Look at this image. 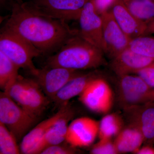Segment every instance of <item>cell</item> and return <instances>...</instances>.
<instances>
[{
  "label": "cell",
  "instance_id": "1",
  "mask_svg": "<svg viewBox=\"0 0 154 154\" xmlns=\"http://www.w3.org/2000/svg\"><path fill=\"white\" fill-rule=\"evenodd\" d=\"M3 28L17 33L42 54L57 52L70 38L76 35L66 21L42 15L28 2L19 0Z\"/></svg>",
  "mask_w": 154,
  "mask_h": 154
},
{
  "label": "cell",
  "instance_id": "2",
  "mask_svg": "<svg viewBox=\"0 0 154 154\" xmlns=\"http://www.w3.org/2000/svg\"><path fill=\"white\" fill-rule=\"evenodd\" d=\"M104 54L103 51L81 37L78 31L55 54L50 56L45 67L77 70L96 68L106 63Z\"/></svg>",
  "mask_w": 154,
  "mask_h": 154
},
{
  "label": "cell",
  "instance_id": "3",
  "mask_svg": "<svg viewBox=\"0 0 154 154\" xmlns=\"http://www.w3.org/2000/svg\"><path fill=\"white\" fill-rule=\"evenodd\" d=\"M0 51L7 56L20 68L36 72L34 58L42 55L40 51L24 38L12 30L3 28L0 34Z\"/></svg>",
  "mask_w": 154,
  "mask_h": 154
},
{
  "label": "cell",
  "instance_id": "4",
  "mask_svg": "<svg viewBox=\"0 0 154 154\" xmlns=\"http://www.w3.org/2000/svg\"><path fill=\"white\" fill-rule=\"evenodd\" d=\"M36 119L20 107L6 92L0 93V122L14 135L17 141L24 137Z\"/></svg>",
  "mask_w": 154,
  "mask_h": 154
},
{
  "label": "cell",
  "instance_id": "5",
  "mask_svg": "<svg viewBox=\"0 0 154 154\" xmlns=\"http://www.w3.org/2000/svg\"><path fill=\"white\" fill-rule=\"evenodd\" d=\"M90 0H31L28 2L42 15L65 21L78 20L81 11Z\"/></svg>",
  "mask_w": 154,
  "mask_h": 154
},
{
  "label": "cell",
  "instance_id": "6",
  "mask_svg": "<svg viewBox=\"0 0 154 154\" xmlns=\"http://www.w3.org/2000/svg\"><path fill=\"white\" fill-rule=\"evenodd\" d=\"M79 96L80 101L94 112L105 114L112 108L113 92L106 81L101 78L92 80Z\"/></svg>",
  "mask_w": 154,
  "mask_h": 154
},
{
  "label": "cell",
  "instance_id": "7",
  "mask_svg": "<svg viewBox=\"0 0 154 154\" xmlns=\"http://www.w3.org/2000/svg\"><path fill=\"white\" fill-rule=\"evenodd\" d=\"M78 20L80 25L79 35L88 42L102 50L105 53L102 17L97 12L94 0H90L85 5Z\"/></svg>",
  "mask_w": 154,
  "mask_h": 154
},
{
  "label": "cell",
  "instance_id": "8",
  "mask_svg": "<svg viewBox=\"0 0 154 154\" xmlns=\"http://www.w3.org/2000/svg\"><path fill=\"white\" fill-rule=\"evenodd\" d=\"M119 78L120 99L125 109L153 101L152 88L139 76L127 75Z\"/></svg>",
  "mask_w": 154,
  "mask_h": 154
},
{
  "label": "cell",
  "instance_id": "9",
  "mask_svg": "<svg viewBox=\"0 0 154 154\" xmlns=\"http://www.w3.org/2000/svg\"><path fill=\"white\" fill-rule=\"evenodd\" d=\"M80 70L62 67L46 68L38 69L34 76L44 94L53 100L58 91L66 84L80 75Z\"/></svg>",
  "mask_w": 154,
  "mask_h": 154
},
{
  "label": "cell",
  "instance_id": "10",
  "mask_svg": "<svg viewBox=\"0 0 154 154\" xmlns=\"http://www.w3.org/2000/svg\"><path fill=\"white\" fill-rule=\"evenodd\" d=\"M105 54L112 59L129 47L131 39L119 25L110 11L101 14Z\"/></svg>",
  "mask_w": 154,
  "mask_h": 154
},
{
  "label": "cell",
  "instance_id": "11",
  "mask_svg": "<svg viewBox=\"0 0 154 154\" xmlns=\"http://www.w3.org/2000/svg\"><path fill=\"white\" fill-rule=\"evenodd\" d=\"M99 122L88 117L76 119L69 125L66 141L73 147L88 146L99 135Z\"/></svg>",
  "mask_w": 154,
  "mask_h": 154
},
{
  "label": "cell",
  "instance_id": "12",
  "mask_svg": "<svg viewBox=\"0 0 154 154\" xmlns=\"http://www.w3.org/2000/svg\"><path fill=\"white\" fill-rule=\"evenodd\" d=\"M130 125L137 128L144 141H154V101L126 108Z\"/></svg>",
  "mask_w": 154,
  "mask_h": 154
},
{
  "label": "cell",
  "instance_id": "13",
  "mask_svg": "<svg viewBox=\"0 0 154 154\" xmlns=\"http://www.w3.org/2000/svg\"><path fill=\"white\" fill-rule=\"evenodd\" d=\"M154 61L128 48L111 59L110 67L119 77L136 74Z\"/></svg>",
  "mask_w": 154,
  "mask_h": 154
},
{
  "label": "cell",
  "instance_id": "14",
  "mask_svg": "<svg viewBox=\"0 0 154 154\" xmlns=\"http://www.w3.org/2000/svg\"><path fill=\"white\" fill-rule=\"evenodd\" d=\"M110 11L119 25L130 39L144 35L147 22L135 17L122 0H117Z\"/></svg>",
  "mask_w": 154,
  "mask_h": 154
},
{
  "label": "cell",
  "instance_id": "15",
  "mask_svg": "<svg viewBox=\"0 0 154 154\" xmlns=\"http://www.w3.org/2000/svg\"><path fill=\"white\" fill-rule=\"evenodd\" d=\"M35 79H26V90L20 106L34 118L42 115L49 101Z\"/></svg>",
  "mask_w": 154,
  "mask_h": 154
},
{
  "label": "cell",
  "instance_id": "16",
  "mask_svg": "<svg viewBox=\"0 0 154 154\" xmlns=\"http://www.w3.org/2000/svg\"><path fill=\"white\" fill-rule=\"evenodd\" d=\"M73 116V111L67 105L61 116L37 144L33 154H40L48 147L59 144L66 141L69 122Z\"/></svg>",
  "mask_w": 154,
  "mask_h": 154
},
{
  "label": "cell",
  "instance_id": "17",
  "mask_svg": "<svg viewBox=\"0 0 154 154\" xmlns=\"http://www.w3.org/2000/svg\"><path fill=\"white\" fill-rule=\"evenodd\" d=\"M66 106L61 107L60 110L55 115L42 122L30 131V132L25 135L22 139V143L20 145V151L22 153L33 154L37 144L48 131L61 116L64 112Z\"/></svg>",
  "mask_w": 154,
  "mask_h": 154
},
{
  "label": "cell",
  "instance_id": "18",
  "mask_svg": "<svg viewBox=\"0 0 154 154\" xmlns=\"http://www.w3.org/2000/svg\"><path fill=\"white\" fill-rule=\"evenodd\" d=\"M96 77L92 73H83L74 78L58 91L52 101L61 107L66 106L71 99L79 96L89 83Z\"/></svg>",
  "mask_w": 154,
  "mask_h": 154
},
{
  "label": "cell",
  "instance_id": "19",
  "mask_svg": "<svg viewBox=\"0 0 154 154\" xmlns=\"http://www.w3.org/2000/svg\"><path fill=\"white\" fill-rule=\"evenodd\" d=\"M144 141L141 132L137 128L130 125L122 129L116 137L114 143L119 153L134 152L141 148Z\"/></svg>",
  "mask_w": 154,
  "mask_h": 154
},
{
  "label": "cell",
  "instance_id": "20",
  "mask_svg": "<svg viewBox=\"0 0 154 154\" xmlns=\"http://www.w3.org/2000/svg\"><path fill=\"white\" fill-rule=\"evenodd\" d=\"M20 68L0 51V88L6 92L18 79Z\"/></svg>",
  "mask_w": 154,
  "mask_h": 154
},
{
  "label": "cell",
  "instance_id": "21",
  "mask_svg": "<svg viewBox=\"0 0 154 154\" xmlns=\"http://www.w3.org/2000/svg\"><path fill=\"white\" fill-rule=\"evenodd\" d=\"M121 117L115 113L107 114L99 122V140L111 139L117 136L122 128Z\"/></svg>",
  "mask_w": 154,
  "mask_h": 154
},
{
  "label": "cell",
  "instance_id": "22",
  "mask_svg": "<svg viewBox=\"0 0 154 154\" xmlns=\"http://www.w3.org/2000/svg\"><path fill=\"white\" fill-rule=\"evenodd\" d=\"M127 8L142 21H149L154 18V2L149 0H122Z\"/></svg>",
  "mask_w": 154,
  "mask_h": 154
},
{
  "label": "cell",
  "instance_id": "23",
  "mask_svg": "<svg viewBox=\"0 0 154 154\" xmlns=\"http://www.w3.org/2000/svg\"><path fill=\"white\" fill-rule=\"evenodd\" d=\"M17 141L8 128L0 122V154H20L21 151Z\"/></svg>",
  "mask_w": 154,
  "mask_h": 154
},
{
  "label": "cell",
  "instance_id": "24",
  "mask_svg": "<svg viewBox=\"0 0 154 154\" xmlns=\"http://www.w3.org/2000/svg\"><path fill=\"white\" fill-rule=\"evenodd\" d=\"M128 48L135 52L154 59V36L144 35L131 39Z\"/></svg>",
  "mask_w": 154,
  "mask_h": 154
},
{
  "label": "cell",
  "instance_id": "25",
  "mask_svg": "<svg viewBox=\"0 0 154 154\" xmlns=\"http://www.w3.org/2000/svg\"><path fill=\"white\" fill-rule=\"evenodd\" d=\"M91 152L94 154L118 153L114 142H112L111 139L99 140V142L92 147Z\"/></svg>",
  "mask_w": 154,
  "mask_h": 154
},
{
  "label": "cell",
  "instance_id": "26",
  "mask_svg": "<svg viewBox=\"0 0 154 154\" xmlns=\"http://www.w3.org/2000/svg\"><path fill=\"white\" fill-rule=\"evenodd\" d=\"M75 147L61 145L60 144L50 146L44 149L41 152V154H75Z\"/></svg>",
  "mask_w": 154,
  "mask_h": 154
},
{
  "label": "cell",
  "instance_id": "27",
  "mask_svg": "<svg viewBox=\"0 0 154 154\" xmlns=\"http://www.w3.org/2000/svg\"><path fill=\"white\" fill-rule=\"evenodd\" d=\"M136 74L140 77L153 89L154 87V61L147 66L138 72Z\"/></svg>",
  "mask_w": 154,
  "mask_h": 154
},
{
  "label": "cell",
  "instance_id": "28",
  "mask_svg": "<svg viewBox=\"0 0 154 154\" xmlns=\"http://www.w3.org/2000/svg\"><path fill=\"white\" fill-rule=\"evenodd\" d=\"M97 12L100 15L110 11L117 0H94Z\"/></svg>",
  "mask_w": 154,
  "mask_h": 154
},
{
  "label": "cell",
  "instance_id": "29",
  "mask_svg": "<svg viewBox=\"0 0 154 154\" xmlns=\"http://www.w3.org/2000/svg\"><path fill=\"white\" fill-rule=\"evenodd\" d=\"M19 0H0L1 8L11 11L13 7Z\"/></svg>",
  "mask_w": 154,
  "mask_h": 154
},
{
  "label": "cell",
  "instance_id": "30",
  "mask_svg": "<svg viewBox=\"0 0 154 154\" xmlns=\"http://www.w3.org/2000/svg\"><path fill=\"white\" fill-rule=\"evenodd\" d=\"M147 22V28L144 35H151L154 34V18Z\"/></svg>",
  "mask_w": 154,
  "mask_h": 154
},
{
  "label": "cell",
  "instance_id": "31",
  "mask_svg": "<svg viewBox=\"0 0 154 154\" xmlns=\"http://www.w3.org/2000/svg\"><path fill=\"white\" fill-rule=\"evenodd\" d=\"M136 154H154V148L149 146H146L140 148Z\"/></svg>",
  "mask_w": 154,
  "mask_h": 154
},
{
  "label": "cell",
  "instance_id": "32",
  "mask_svg": "<svg viewBox=\"0 0 154 154\" xmlns=\"http://www.w3.org/2000/svg\"><path fill=\"white\" fill-rule=\"evenodd\" d=\"M153 101H154V87L153 88Z\"/></svg>",
  "mask_w": 154,
  "mask_h": 154
},
{
  "label": "cell",
  "instance_id": "33",
  "mask_svg": "<svg viewBox=\"0 0 154 154\" xmlns=\"http://www.w3.org/2000/svg\"><path fill=\"white\" fill-rule=\"evenodd\" d=\"M149 1H153L154 2V0H149Z\"/></svg>",
  "mask_w": 154,
  "mask_h": 154
}]
</instances>
